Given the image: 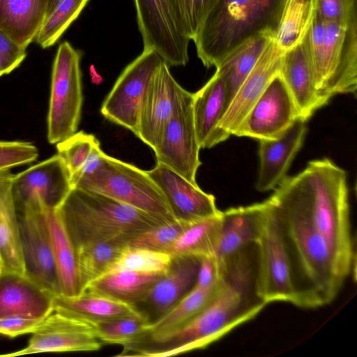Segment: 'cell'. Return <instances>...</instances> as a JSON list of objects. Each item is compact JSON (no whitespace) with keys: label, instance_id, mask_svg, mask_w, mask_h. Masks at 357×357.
<instances>
[{"label":"cell","instance_id":"cell-1","mask_svg":"<svg viewBox=\"0 0 357 357\" xmlns=\"http://www.w3.org/2000/svg\"><path fill=\"white\" fill-rule=\"evenodd\" d=\"M274 190L303 213L351 272L356 253L345 171L328 158L312 160Z\"/></svg>","mask_w":357,"mask_h":357},{"label":"cell","instance_id":"cell-2","mask_svg":"<svg viewBox=\"0 0 357 357\" xmlns=\"http://www.w3.org/2000/svg\"><path fill=\"white\" fill-rule=\"evenodd\" d=\"M287 0H217L193 39L206 68L218 67L234 50L262 34L274 38Z\"/></svg>","mask_w":357,"mask_h":357},{"label":"cell","instance_id":"cell-3","mask_svg":"<svg viewBox=\"0 0 357 357\" xmlns=\"http://www.w3.org/2000/svg\"><path fill=\"white\" fill-rule=\"evenodd\" d=\"M75 246L126 239L167 221L103 194L73 188L58 208ZM170 222V221H169Z\"/></svg>","mask_w":357,"mask_h":357},{"label":"cell","instance_id":"cell-4","mask_svg":"<svg viewBox=\"0 0 357 357\" xmlns=\"http://www.w3.org/2000/svg\"><path fill=\"white\" fill-rule=\"evenodd\" d=\"M317 89L331 100L356 94L357 17L349 23L324 22L314 13L303 39Z\"/></svg>","mask_w":357,"mask_h":357},{"label":"cell","instance_id":"cell-5","mask_svg":"<svg viewBox=\"0 0 357 357\" xmlns=\"http://www.w3.org/2000/svg\"><path fill=\"white\" fill-rule=\"evenodd\" d=\"M73 188L103 194L167 222L176 219L162 192L146 171L107 154L100 167L77 179Z\"/></svg>","mask_w":357,"mask_h":357},{"label":"cell","instance_id":"cell-6","mask_svg":"<svg viewBox=\"0 0 357 357\" xmlns=\"http://www.w3.org/2000/svg\"><path fill=\"white\" fill-rule=\"evenodd\" d=\"M82 52L64 41L57 49L52 70L47 114V139L57 144L77 131L83 105Z\"/></svg>","mask_w":357,"mask_h":357},{"label":"cell","instance_id":"cell-7","mask_svg":"<svg viewBox=\"0 0 357 357\" xmlns=\"http://www.w3.org/2000/svg\"><path fill=\"white\" fill-rule=\"evenodd\" d=\"M144 50L155 52L169 67L189 61L190 39L185 35L175 0H134Z\"/></svg>","mask_w":357,"mask_h":357},{"label":"cell","instance_id":"cell-8","mask_svg":"<svg viewBox=\"0 0 357 357\" xmlns=\"http://www.w3.org/2000/svg\"><path fill=\"white\" fill-rule=\"evenodd\" d=\"M162 62L155 52L144 50L117 78L102 104V115L135 135L143 99Z\"/></svg>","mask_w":357,"mask_h":357},{"label":"cell","instance_id":"cell-9","mask_svg":"<svg viewBox=\"0 0 357 357\" xmlns=\"http://www.w3.org/2000/svg\"><path fill=\"white\" fill-rule=\"evenodd\" d=\"M24 274L54 295L61 294L46 208L31 202L17 210Z\"/></svg>","mask_w":357,"mask_h":357},{"label":"cell","instance_id":"cell-10","mask_svg":"<svg viewBox=\"0 0 357 357\" xmlns=\"http://www.w3.org/2000/svg\"><path fill=\"white\" fill-rule=\"evenodd\" d=\"M257 250V289L260 298L267 304L287 302L295 305L296 296L289 255L280 225L268 203Z\"/></svg>","mask_w":357,"mask_h":357},{"label":"cell","instance_id":"cell-11","mask_svg":"<svg viewBox=\"0 0 357 357\" xmlns=\"http://www.w3.org/2000/svg\"><path fill=\"white\" fill-rule=\"evenodd\" d=\"M193 93L185 91L167 122L160 139L153 149L157 163L162 164L192 184L202 162L192 108Z\"/></svg>","mask_w":357,"mask_h":357},{"label":"cell","instance_id":"cell-12","mask_svg":"<svg viewBox=\"0 0 357 357\" xmlns=\"http://www.w3.org/2000/svg\"><path fill=\"white\" fill-rule=\"evenodd\" d=\"M300 118L296 103L280 73L248 112L234 135L256 139H275Z\"/></svg>","mask_w":357,"mask_h":357},{"label":"cell","instance_id":"cell-13","mask_svg":"<svg viewBox=\"0 0 357 357\" xmlns=\"http://www.w3.org/2000/svg\"><path fill=\"white\" fill-rule=\"evenodd\" d=\"M72 189L70 173L59 154L13 174L12 178L17 210L31 202H39L47 208H58Z\"/></svg>","mask_w":357,"mask_h":357},{"label":"cell","instance_id":"cell-14","mask_svg":"<svg viewBox=\"0 0 357 357\" xmlns=\"http://www.w3.org/2000/svg\"><path fill=\"white\" fill-rule=\"evenodd\" d=\"M22 349L0 356L47 352L94 351L102 346L93 324L52 311Z\"/></svg>","mask_w":357,"mask_h":357},{"label":"cell","instance_id":"cell-15","mask_svg":"<svg viewBox=\"0 0 357 357\" xmlns=\"http://www.w3.org/2000/svg\"><path fill=\"white\" fill-rule=\"evenodd\" d=\"M163 61L143 99L135 135L153 149L164 128L186 91Z\"/></svg>","mask_w":357,"mask_h":357},{"label":"cell","instance_id":"cell-16","mask_svg":"<svg viewBox=\"0 0 357 357\" xmlns=\"http://www.w3.org/2000/svg\"><path fill=\"white\" fill-rule=\"evenodd\" d=\"M284 53L273 38L268 43L220 121L218 130L222 142L234 134L268 83L280 73Z\"/></svg>","mask_w":357,"mask_h":357},{"label":"cell","instance_id":"cell-17","mask_svg":"<svg viewBox=\"0 0 357 357\" xmlns=\"http://www.w3.org/2000/svg\"><path fill=\"white\" fill-rule=\"evenodd\" d=\"M146 172L162 192L176 219L193 222L221 213L213 195L204 192L198 185L170 168L157 163Z\"/></svg>","mask_w":357,"mask_h":357},{"label":"cell","instance_id":"cell-18","mask_svg":"<svg viewBox=\"0 0 357 357\" xmlns=\"http://www.w3.org/2000/svg\"><path fill=\"white\" fill-rule=\"evenodd\" d=\"M200 259L195 257H173L168 270L135 305L149 324L168 312L191 290L196 282Z\"/></svg>","mask_w":357,"mask_h":357},{"label":"cell","instance_id":"cell-19","mask_svg":"<svg viewBox=\"0 0 357 357\" xmlns=\"http://www.w3.org/2000/svg\"><path fill=\"white\" fill-rule=\"evenodd\" d=\"M268 213L265 200L222 211V227L215 257L220 264L247 248L257 245Z\"/></svg>","mask_w":357,"mask_h":357},{"label":"cell","instance_id":"cell-20","mask_svg":"<svg viewBox=\"0 0 357 357\" xmlns=\"http://www.w3.org/2000/svg\"><path fill=\"white\" fill-rule=\"evenodd\" d=\"M306 133V121L298 118L279 138L259 141V170L256 184L258 191L274 190L286 177Z\"/></svg>","mask_w":357,"mask_h":357},{"label":"cell","instance_id":"cell-21","mask_svg":"<svg viewBox=\"0 0 357 357\" xmlns=\"http://www.w3.org/2000/svg\"><path fill=\"white\" fill-rule=\"evenodd\" d=\"M54 296L25 275L0 272V319L11 316L45 318L53 311Z\"/></svg>","mask_w":357,"mask_h":357},{"label":"cell","instance_id":"cell-22","mask_svg":"<svg viewBox=\"0 0 357 357\" xmlns=\"http://www.w3.org/2000/svg\"><path fill=\"white\" fill-rule=\"evenodd\" d=\"M279 73L304 121L329 102L315 86L303 40L284 53Z\"/></svg>","mask_w":357,"mask_h":357},{"label":"cell","instance_id":"cell-23","mask_svg":"<svg viewBox=\"0 0 357 357\" xmlns=\"http://www.w3.org/2000/svg\"><path fill=\"white\" fill-rule=\"evenodd\" d=\"M228 105L225 82L215 71L211 78L193 93L194 122L200 149H210L222 142L218 125Z\"/></svg>","mask_w":357,"mask_h":357},{"label":"cell","instance_id":"cell-24","mask_svg":"<svg viewBox=\"0 0 357 357\" xmlns=\"http://www.w3.org/2000/svg\"><path fill=\"white\" fill-rule=\"evenodd\" d=\"M53 310L92 324L142 314L134 305L88 291L55 296Z\"/></svg>","mask_w":357,"mask_h":357},{"label":"cell","instance_id":"cell-25","mask_svg":"<svg viewBox=\"0 0 357 357\" xmlns=\"http://www.w3.org/2000/svg\"><path fill=\"white\" fill-rule=\"evenodd\" d=\"M13 176L9 170L0 172V261L1 271L25 275Z\"/></svg>","mask_w":357,"mask_h":357},{"label":"cell","instance_id":"cell-26","mask_svg":"<svg viewBox=\"0 0 357 357\" xmlns=\"http://www.w3.org/2000/svg\"><path fill=\"white\" fill-rule=\"evenodd\" d=\"M47 9L46 0H0V31L26 49L35 40Z\"/></svg>","mask_w":357,"mask_h":357},{"label":"cell","instance_id":"cell-27","mask_svg":"<svg viewBox=\"0 0 357 357\" xmlns=\"http://www.w3.org/2000/svg\"><path fill=\"white\" fill-rule=\"evenodd\" d=\"M46 217L57 268L61 294L75 296L82 293L75 248L58 208H46Z\"/></svg>","mask_w":357,"mask_h":357},{"label":"cell","instance_id":"cell-28","mask_svg":"<svg viewBox=\"0 0 357 357\" xmlns=\"http://www.w3.org/2000/svg\"><path fill=\"white\" fill-rule=\"evenodd\" d=\"M165 272L115 271L92 281L83 291L98 294L136 305Z\"/></svg>","mask_w":357,"mask_h":357},{"label":"cell","instance_id":"cell-29","mask_svg":"<svg viewBox=\"0 0 357 357\" xmlns=\"http://www.w3.org/2000/svg\"><path fill=\"white\" fill-rule=\"evenodd\" d=\"M272 38L273 37L270 35L262 34L247 40L229 54L215 68V71L225 82L229 105Z\"/></svg>","mask_w":357,"mask_h":357},{"label":"cell","instance_id":"cell-30","mask_svg":"<svg viewBox=\"0 0 357 357\" xmlns=\"http://www.w3.org/2000/svg\"><path fill=\"white\" fill-rule=\"evenodd\" d=\"M221 215L222 212L218 215L190 223L166 252L172 257L202 259L215 255L221 233Z\"/></svg>","mask_w":357,"mask_h":357},{"label":"cell","instance_id":"cell-31","mask_svg":"<svg viewBox=\"0 0 357 357\" xmlns=\"http://www.w3.org/2000/svg\"><path fill=\"white\" fill-rule=\"evenodd\" d=\"M130 245V241L112 239L90 243L76 248L82 291L89 283L103 275Z\"/></svg>","mask_w":357,"mask_h":357},{"label":"cell","instance_id":"cell-32","mask_svg":"<svg viewBox=\"0 0 357 357\" xmlns=\"http://www.w3.org/2000/svg\"><path fill=\"white\" fill-rule=\"evenodd\" d=\"M314 13V0H287L273 38L284 52L303 40Z\"/></svg>","mask_w":357,"mask_h":357},{"label":"cell","instance_id":"cell-33","mask_svg":"<svg viewBox=\"0 0 357 357\" xmlns=\"http://www.w3.org/2000/svg\"><path fill=\"white\" fill-rule=\"evenodd\" d=\"M224 284L223 280L214 286L201 288L194 287L168 312L149 324L142 333H160L173 329L188 321L218 295Z\"/></svg>","mask_w":357,"mask_h":357},{"label":"cell","instance_id":"cell-34","mask_svg":"<svg viewBox=\"0 0 357 357\" xmlns=\"http://www.w3.org/2000/svg\"><path fill=\"white\" fill-rule=\"evenodd\" d=\"M89 0H57L46 13L35 38L42 48L54 45L77 18Z\"/></svg>","mask_w":357,"mask_h":357},{"label":"cell","instance_id":"cell-35","mask_svg":"<svg viewBox=\"0 0 357 357\" xmlns=\"http://www.w3.org/2000/svg\"><path fill=\"white\" fill-rule=\"evenodd\" d=\"M172 259V255L166 252L135 248L130 245L112 263L103 275L120 271L165 272L169 268Z\"/></svg>","mask_w":357,"mask_h":357},{"label":"cell","instance_id":"cell-36","mask_svg":"<svg viewBox=\"0 0 357 357\" xmlns=\"http://www.w3.org/2000/svg\"><path fill=\"white\" fill-rule=\"evenodd\" d=\"M149 324L142 314L93 324L102 344L121 345L144 331Z\"/></svg>","mask_w":357,"mask_h":357},{"label":"cell","instance_id":"cell-37","mask_svg":"<svg viewBox=\"0 0 357 357\" xmlns=\"http://www.w3.org/2000/svg\"><path fill=\"white\" fill-rule=\"evenodd\" d=\"M190 223L176 219L160 224L136 237L130 246L167 252Z\"/></svg>","mask_w":357,"mask_h":357},{"label":"cell","instance_id":"cell-38","mask_svg":"<svg viewBox=\"0 0 357 357\" xmlns=\"http://www.w3.org/2000/svg\"><path fill=\"white\" fill-rule=\"evenodd\" d=\"M97 142L93 135L79 131L56 144L57 154L63 160L71 176L82 167Z\"/></svg>","mask_w":357,"mask_h":357},{"label":"cell","instance_id":"cell-39","mask_svg":"<svg viewBox=\"0 0 357 357\" xmlns=\"http://www.w3.org/2000/svg\"><path fill=\"white\" fill-rule=\"evenodd\" d=\"M216 1L217 0H175L181 26L190 40H193L195 38Z\"/></svg>","mask_w":357,"mask_h":357},{"label":"cell","instance_id":"cell-40","mask_svg":"<svg viewBox=\"0 0 357 357\" xmlns=\"http://www.w3.org/2000/svg\"><path fill=\"white\" fill-rule=\"evenodd\" d=\"M38 155V149L31 142L0 140V172L33 162Z\"/></svg>","mask_w":357,"mask_h":357},{"label":"cell","instance_id":"cell-41","mask_svg":"<svg viewBox=\"0 0 357 357\" xmlns=\"http://www.w3.org/2000/svg\"><path fill=\"white\" fill-rule=\"evenodd\" d=\"M315 13L324 22L349 23L356 15V0H314Z\"/></svg>","mask_w":357,"mask_h":357},{"label":"cell","instance_id":"cell-42","mask_svg":"<svg viewBox=\"0 0 357 357\" xmlns=\"http://www.w3.org/2000/svg\"><path fill=\"white\" fill-rule=\"evenodd\" d=\"M45 318H32L24 316H11L0 319V334L15 337L32 333Z\"/></svg>","mask_w":357,"mask_h":357},{"label":"cell","instance_id":"cell-43","mask_svg":"<svg viewBox=\"0 0 357 357\" xmlns=\"http://www.w3.org/2000/svg\"><path fill=\"white\" fill-rule=\"evenodd\" d=\"M26 55V48L17 45L0 31V56L6 65L9 73L20 66Z\"/></svg>","mask_w":357,"mask_h":357},{"label":"cell","instance_id":"cell-44","mask_svg":"<svg viewBox=\"0 0 357 357\" xmlns=\"http://www.w3.org/2000/svg\"><path fill=\"white\" fill-rule=\"evenodd\" d=\"M105 153L100 148V144L97 142L93 146L89 157L79 170L71 176V184L79 178L94 172L101 165Z\"/></svg>","mask_w":357,"mask_h":357},{"label":"cell","instance_id":"cell-45","mask_svg":"<svg viewBox=\"0 0 357 357\" xmlns=\"http://www.w3.org/2000/svg\"><path fill=\"white\" fill-rule=\"evenodd\" d=\"M8 69L0 56V77L5 74H9Z\"/></svg>","mask_w":357,"mask_h":357},{"label":"cell","instance_id":"cell-46","mask_svg":"<svg viewBox=\"0 0 357 357\" xmlns=\"http://www.w3.org/2000/svg\"><path fill=\"white\" fill-rule=\"evenodd\" d=\"M47 1V9L53 5L57 0H46ZM47 13V12H46Z\"/></svg>","mask_w":357,"mask_h":357},{"label":"cell","instance_id":"cell-47","mask_svg":"<svg viewBox=\"0 0 357 357\" xmlns=\"http://www.w3.org/2000/svg\"><path fill=\"white\" fill-rule=\"evenodd\" d=\"M1 271V261H0V272Z\"/></svg>","mask_w":357,"mask_h":357}]
</instances>
